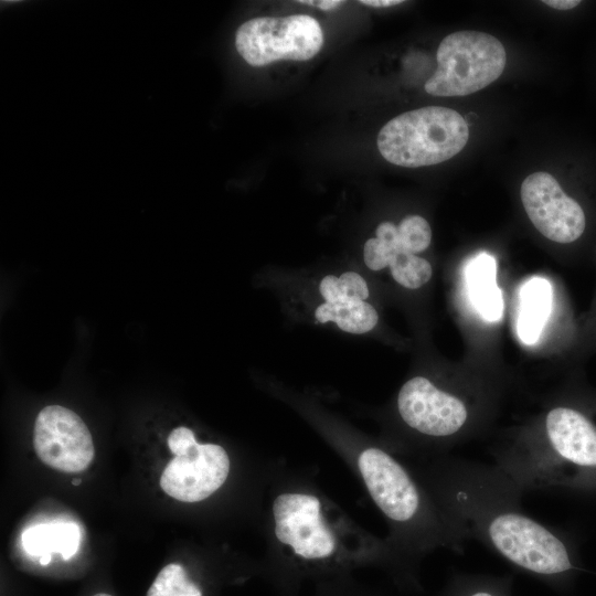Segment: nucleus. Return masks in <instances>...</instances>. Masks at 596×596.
<instances>
[{
    "label": "nucleus",
    "instance_id": "f257e3e1",
    "mask_svg": "<svg viewBox=\"0 0 596 596\" xmlns=\"http://www.w3.org/2000/svg\"><path fill=\"white\" fill-rule=\"evenodd\" d=\"M524 491L496 465L446 467L440 504L462 528L519 570L554 584L573 568L567 545L521 505Z\"/></svg>",
    "mask_w": 596,
    "mask_h": 596
},
{
    "label": "nucleus",
    "instance_id": "f03ea898",
    "mask_svg": "<svg viewBox=\"0 0 596 596\" xmlns=\"http://www.w3.org/2000/svg\"><path fill=\"white\" fill-rule=\"evenodd\" d=\"M494 461L523 491L564 485L568 468L596 469V426L573 407L555 406L541 434L520 438Z\"/></svg>",
    "mask_w": 596,
    "mask_h": 596
},
{
    "label": "nucleus",
    "instance_id": "7ed1b4c3",
    "mask_svg": "<svg viewBox=\"0 0 596 596\" xmlns=\"http://www.w3.org/2000/svg\"><path fill=\"white\" fill-rule=\"evenodd\" d=\"M358 466L366 489L389 520L400 526L418 528L429 545L461 552L467 534L445 508L434 510L406 469L390 454L364 449Z\"/></svg>",
    "mask_w": 596,
    "mask_h": 596
},
{
    "label": "nucleus",
    "instance_id": "20e7f679",
    "mask_svg": "<svg viewBox=\"0 0 596 596\" xmlns=\"http://www.w3.org/2000/svg\"><path fill=\"white\" fill-rule=\"evenodd\" d=\"M468 137V124L458 111L428 106L387 121L379 132L377 148L389 162L417 168L453 158L464 149Z\"/></svg>",
    "mask_w": 596,
    "mask_h": 596
},
{
    "label": "nucleus",
    "instance_id": "39448f33",
    "mask_svg": "<svg viewBox=\"0 0 596 596\" xmlns=\"http://www.w3.org/2000/svg\"><path fill=\"white\" fill-rule=\"evenodd\" d=\"M436 58L437 68L425 91L433 96H465L494 82L504 70L507 54L491 34L458 31L443 39Z\"/></svg>",
    "mask_w": 596,
    "mask_h": 596
},
{
    "label": "nucleus",
    "instance_id": "423d86ee",
    "mask_svg": "<svg viewBox=\"0 0 596 596\" xmlns=\"http://www.w3.org/2000/svg\"><path fill=\"white\" fill-rule=\"evenodd\" d=\"M174 457L160 477L161 489L182 502H198L214 493L226 480L230 458L216 444H199L193 432L184 426L168 436Z\"/></svg>",
    "mask_w": 596,
    "mask_h": 596
},
{
    "label": "nucleus",
    "instance_id": "0eeeda50",
    "mask_svg": "<svg viewBox=\"0 0 596 596\" xmlns=\"http://www.w3.org/2000/svg\"><path fill=\"white\" fill-rule=\"evenodd\" d=\"M322 44L319 22L307 14L255 18L244 22L235 36L237 52L253 66L280 60L307 61Z\"/></svg>",
    "mask_w": 596,
    "mask_h": 596
},
{
    "label": "nucleus",
    "instance_id": "6e6552de",
    "mask_svg": "<svg viewBox=\"0 0 596 596\" xmlns=\"http://www.w3.org/2000/svg\"><path fill=\"white\" fill-rule=\"evenodd\" d=\"M402 421L418 434L438 440L458 438L470 422L468 404L424 376L406 381L397 395Z\"/></svg>",
    "mask_w": 596,
    "mask_h": 596
},
{
    "label": "nucleus",
    "instance_id": "1a4fd4ad",
    "mask_svg": "<svg viewBox=\"0 0 596 596\" xmlns=\"http://www.w3.org/2000/svg\"><path fill=\"white\" fill-rule=\"evenodd\" d=\"M33 446L43 464L62 472H81L95 456L93 438L84 421L61 405H49L39 412Z\"/></svg>",
    "mask_w": 596,
    "mask_h": 596
},
{
    "label": "nucleus",
    "instance_id": "9d476101",
    "mask_svg": "<svg viewBox=\"0 0 596 596\" xmlns=\"http://www.w3.org/2000/svg\"><path fill=\"white\" fill-rule=\"evenodd\" d=\"M520 195L530 221L546 238L568 244L583 235L586 216L582 205L565 193L552 174L539 171L528 175Z\"/></svg>",
    "mask_w": 596,
    "mask_h": 596
},
{
    "label": "nucleus",
    "instance_id": "9b49d317",
    "mask_svg": "<svg viewBox=\"0 0 596 596\" xmlns=\"http://www.w3.org/2000/svg\"><path fill=\"white\" fill-rule=\"evenodd\" d=\"M275 534L304 560L330 557L336 538L327 525L317 497L307 493H283L273 503Z\"/></svg>",
    "mask_w": 596,
    "mask_h": 596
},
{
    "label": "nucleus",
    "instance_id": "f8f14e48",
    "mask_svg": "<svg viewBox=\"0 0 596 596\" xmlns=\"http://www.w3.org/2000/svg\"><path fill=\"white\" fill-rule=\"evenodd\" d=\"M363 247V259L371 270L390 267L393 279L401 286L416 289L429 281L432 265L425 258L412 253L401 238L397 225L382 222Z\"/></svg>",
    "mask_w": 596,
    "mask_h": 596
},
{
    "label": "nucleus",
    "instance_id": "ddd939ff",
    "mask_svg": "<svg viewBox=\"0 0 596 596\" xmlns=\"http://www.w3.org/2000/svg\"><path fill=\"white\" fill-rule=\"evenodd\" d=\"M497 262L489 253L473 256L466 266L468 295L480 317L497 322L503 313L502 291L497 285Z\"/></svg>",
    "mask_w": 596,
    "mask_h": 596
},
{
    "label": "nucleus",
    "instance_id": "4468645a",
    "mask_svg": "<svg viewBox=\"0 0 596 596\" xmlns=\"http://www.w3.org/2000/svg\"><path fill=\"white\" fill-rule=\"evenodd\" d=\"M519 300L518 336L523 343L534 344L552 311L551 283L540 276L529 278L520 287Z\"/></svg>",
    "mask_w": 596,
    "mask_h": 596
},
{
    "label": "nucleus",
    "instance_id": "2eb2a0df",
    "mask_svg": "<svg viewBox=\"0 0 596 596\" xmlns=\"http://www.w3.org/2000/svg\"><path fill=\"white\" fill-rule=\"evenodd\" d=\"M79 530L74 523L38 524L21 535L24 551L32 556L58 553L63 560L71 558L78 550Z\"/></svg>",
    "mask_w": 596,
    "mask_h": 596
},
{
    "label": "nucleus",
    "instance_id": "dca6fc26",
    "mask_svg": "<svg viewBox=\"0 0 596 596\" xmlns=\"http://www.w3.org/2000/svg\"><path fill=\"white\" fill-rule=\"evenodd\" d=\"M319 322H333L350 333H365L375 328L379 315L366 301L323 302L315 311Z\"/></svg>",
    "mask_w": 596,
    "mask_h": 596
},
{
    "label": "nucleus",
    "instance_id": "f3484780",
    "mask_svg": "<svg viewBox=\"0 0 596 596\" xmlns=\"http://www.w3.org/2000/svg\"><path fill=\"white\" fill-rule=\"evenodd\" d=\"M510 576L456 574L444 596H511Z\"/></svg>",
    "mask_w": 596,
    "mask_h": 596
},
{
    "label": "nucleus",
    "instance_id": "a211bd4d",
    "mask_svg": "<svg viewBox=\"0 0 596 596\" xmlns=\"http://www.w3.org/2000/svg\"><path fill=\"white\" fill-rule=\"evenodd\" d=\"M319 291L324 302L332 304L365 301L370 294L365 279L355 272L324 276L319 284Z\"/></svg>",
    "mask_w": 596,
    "mask_h": 596
},
{
    "label": "nucleus",
    "instance_id": "6ab92c4d",
    "mask_svg": "<svg viewBox=\"0 0 596 596\" xmlns=\"http://www.w3.org/2000/svg\"><path fill=\"white\" fill-rule=\"evenodd\" d=\"M147 596H202V590L189 578L182 565L171 563L159 572Z\"/></svg>",
    "mask_w": 596,
    "mask_h": 596
},
{
    "label": "nucleus",
    "instance_id": "aec40b11",
    "mask_svg": "<svg viewBox=\"0 0 596 596\" xmlns=\"http://www.w3.org/2000/svg\"><path fill=\"white\" fill-rule=\"evenodd\" d=\"M397 231L409 251L414 254L425 251L432 241L428 222L419 215H408L397 225Z\"/></svg>",
    "mask_w": 596,
    "mask_h": 596
},
{
    "label": "nucleus",
    "instance_id": "412c9836",
    "mask_svg": "<svg viewBox=\"0 0 596 596\" xmlns=\"http://www.w3.org/2000/svg\"><path fill=\"white\" fill-rule=\"evenodd\" d=\"M298 2L308 4V6H313L326 11L336 9L344 3V1H340V0H299Z\"/></svg>",
    "mask_w": 596,
    "mask_h": 596
},
{
    "label": "nucleus",
    "instance_id": "4be33fe9",
    "mask_svg": "<svg viewBox=\"0 0 596 596\" xmlns=\"http://www.w3.org/2000/svg\"><path fill=\"white\" fill-rule=\"evenodd\" d=\"M546 6L556 9V10H571L576 8L581 1L579 0H545L543 1Z\"/></svg>",
    "mask_w": 596,
    "mask_h": 596
},
{
    "label": "nucleus",
    "instance_id": "5701e85b",
    "mask_svg": "<svg viewBox=\"0 0 596 596\" xmlns=\"http://www.w3.org/2000/svg\"><path fill=\"white\" fill-rule=\"evenodd\" d=\"M402 0H360L361 4L375 8H385L402 3Z\"/></svg>",
    "mask_w": 596,
    "mask_h": 596
},
{
    "label": "nucleus",
    "instance_id": "b1692460",
    "mask_svg": "<svg viewBox=\"0 0 596 596\" xmlns=\"http://www.w3.org/2000/svg\"><path fill=\"white\" fill-rule=\"evenodd\" d=\"M52 555H44L40 557V563L42 565H47L51 562Z\"/></svg>",
    "mask_w": 596,
    "mask_h": 596
},
{
    "label": "nucleus",
    "instance_id": "393cba45",
    "mask_svg": "<svg viewBox=\"0 0 596 596\" xmlns=\"http://www.w3.org/2000/svg\"><path fill=\"white\" fill-rule=\"evenodd\" d=\"M72 483H73L74 486H78V485L81 483V479H73V480H72Z\"/></svg>",
    "mask_w": 596,
    "mask_h": 596
},
{
    "label": "nucleus",
    "instance_id": "a878e982",
    "mask_svg": "<svg viewBox=\"0 0 596 596\" xmlns=\"http://www.w3.org/2000/svg\"><path fill=\"white\" fill-rule=\"evenodd\" d=\"M93 596H111V595L106 594V593H97V594H95V595H93Z\"/></svg>",
    "mask_w": 596,
    "mask_h": 596
}]
</instances>
